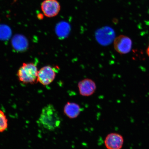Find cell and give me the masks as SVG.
<instances>
[{
	"label": "cell",
	"instance_id": "cell-1",
	"mask_svg": "<svg viewBox=\"0 0 149 149\" xmlns=\"http://www.w3.org/2000/svg\"><path fill=\"white\" fill-rule=\"evenodd\" d=\"M61 119L52 104H47L42 109L38 119L39 124L49 131H54L60 126Z\"/></svg>",
	"mask_w": 149,
	"mask_h": 149
},
{
	"label": "cell",
	"instance_id": "cell-2",
	"mask_svg": "<svg viewBox=\"0 0 149 149\" xmlns=\"http://www.w3.org/2000/svg\"><path fill=\"white\" fill-rule=\"evenodd\" d=\"M38 68L33 63H24L17 72L19 81L25 84H33L38 81Z\"/></svg>",
	"mask_w": 149,
	"mask_h": 149
},
{
	"label": "cell",
	"instance_id": "cell-3",
	"mask_svg": "<svg viewBox=\"0 0 149 149\" xmlns=\"http://www.w3.org/2000/svg\"><path fill=\"white\" fill-rule=\"evenodd\" d=\"M132 41L129 37L120 35L116 37L113 41V47L120 54H126L131 51Z\"/></svg>",
	"mask_w": 149,
	"mask_h": 149
},
{
	"label": "cell",
	"instance_id": "cell-4",
	"mask_svg": "<svg viewBox=\"0 0 149 149\" xmlns=\"http://www.w3.org/2000/svg\"><path fill=\"white\" fill-rule=\"evenodd\" d=\"M55 69L50 66L42 67L38 70V81L44 86L50 84L55 79L56 76Z\"/></svg>",
	"mask_w": 149,
	"mask_h": 149
},
{
	"label": "cell",
	"instance_id": "cell-5",
	"mask_svg": "<svg viewBox=\"0 0 149 149\" xmlns=\"http://www.w3.org/2000/svg\"><path fill=\"white\" fill-rule=\"evenodd\" d=\"M44 15L51 18L56 16L61 10V5L57 0H44L41 5Z\"/></svg>",
	"mask_w": 149,
	"mask_h": 149
},
{
	"label": "cell",
	"instance_id": "cell-6",
	"mask_svg": "<svg viewBox=\"0 0 149 149\" xmlns=\"http://www.w3.org/2000/svg\"><path fill=\"white\" fill-rule=\"evenodd\" d=\"M123 137L120 134L111 133L109 134L104 141L107 149H121L124 144Z\"/></svg>",
	"mask_w": 149,
	"mask_h": 149
},
{
	"label": "cell",
	"instance_id": "cell-7",
	"mask_svg": "<svg viewBox=\"0 0 149 149\" xmlns=\"http://www.w3.org/2000/svg\"><path fill=\"white\" fill-rule=\"evenodd\" d=\"M80 94L83 96L92 95L95 92L96 86L93 80L86 79L81 80L78 84Z\"/></svg>",
	"mask_w": 149,
	"mask_h": 149
},
{
	"label": "cell",
	"instance_id": "cell-8",
	"mask_svg": "<svg viewBox=\"0 0 149 149\" xmlns=\"http://www.w3.org/2000/svg\"><path fill=\"white\" fill-rule=\"evenodd\" d=\"M81 111V108L79 104L74 102H67L64 108V113L70 119L77 118Z\"/></svg>",
	"mask_w": 149,
	"mask_h": 149
},
{
	"label": "cell",
	"instance_id": "cell-9",
	"mask_svg": "<svg viewBox=\"0 0 149 149\" xmlns=\"http://www.w3.org/2000/svg\"><path fill=\"white\" fill-rule=\"evenodd\" d=\"M8 127V119L4 112L0 109V133L5 131Z\"/></svg>",
	"mask_w": 149,
	"mask_h": 149
},
{
	"label": "cell",
	"instance_id": "cell-10",
	"mask_svg": "<svg viewBox=\"0 0 149 149\" xmlns=\"http://www.w3.org/2000/svg\"><path fill=\"white\" fill-rule=\"evenodd\" d=\"M146 53H147V55H148L149 57V45L148 47V48H147V49Z\"/></svg>",
	"mask_w": 149,
	"mask_h": 149
},
{
	"label": "cell",
	"instance_id": "cell-11",
	"mask_svg": "<svg viewBox=\"0 0 149 149\" xmlns=\"http://www.w3.org/2000/svg\"><path fill=\"white\" fill-rule=\"evenodd\" d=\"M17 1V0H14L15 1Z\"/></svg>",
	"mask_w": 149,
	"mask_h": 149
}]
</instances>
